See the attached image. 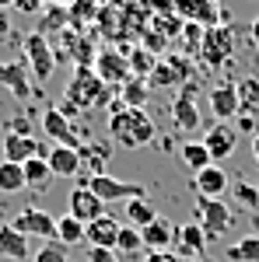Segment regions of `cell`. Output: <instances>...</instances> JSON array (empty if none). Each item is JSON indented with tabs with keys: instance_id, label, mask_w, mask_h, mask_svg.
Segmentation results:
<instances>
[{
	"instance_id": "cell-48",
	"label": "cell",
	"mask_w": 259,
	"mask_h": 262,
	"mask_svg": "<svg viewBox=\"0 0 259 262\" xmlns=\"http://www.w3.org/2000/svg\"><path fill=\"white\" fill-rule=\"evenodd\" d=\"M252 161L259 164V133H256V137H252Z\"/></svg>"
},
{
	"instance_id": "cell-29",
	"label": "cell",
	"mask_w": 259,
	"mask_h": 262,
	"mask_svg": "<svg viewBox=\"0 0 259 262\" xmlns=\"http://www.w3.org/2000/svg\"><path fill=\"white\" fill-rule=\"evenodd\" d=\"M67 11H70V28H74V32H84V25L98 21V11H102V7L95 4V0H74Z\"/></svg>"
},
{
	"instance_id": "cell-42",
	"label": "cell",
	"mask_w": 259,
	"mask_h": 262,
	"mask_svg": "<svg viewBox=\"0 0 259 262\" xmlns=\"http://www.w3.org/2000/svg\"><path fill=\"white\" fill-rule=\"evenodd\" d=\"M84 262H119V252L116 248H88Z\"/></svg>"
},
{
	"instance_id": "cell-23",
	"label": "cell",
	"mask_w": 259,
	"mask_h": 262,
	"mask_svg": "<svg viewBox=\"0 0 259 262\" xmlns=\"http://www.w3.org/2000/svg\"><path fill=\"white\" fill-rule=\"evenodd\" d=\"M0 255L4 259H28V238L21 234L14 224H0Z\"/></svg>"
},
{
	"instance_id": "cell-44",
	"label": "cell",
	"mask_w": 259,
	"mask_h": 262,
	"mask_svg": "<svg viewBox=\"0 0 259 262\" xmlns=\"http://www.w3.org/2000/svg\"><path fill=\"white\" fill-rule=\"evenodd\" d=\"M42 4H46V0H14V7H18L21 14H35Z\"/></svg>"
},
{
	"instance_id": "cell-27",
	"label": "cell",
	"mask_w": 259,
	"mask_h": 262,
	"mask_svg": "<svg viewBox=\"0 0 259 262\" xmlns=\"http://www.w3.org/2000/svg\"><path fill=\"white\" fill-rule=\"evenodd\" d=\"M84 227L88 224H81L77 217H70V213H63V217H56V242L60 245H81L84 242Z\"/></svg>"
},
{
	"instance_id": "cell-38",
	"label": "cell",
	"mask_w": 259,
	"mask_h": 262,
	"mask_svg": "<svg viewBox=\"0 0 259 262\" xmlns=\"http://www.w3.org/2000/svg\"><path fill=\"white\" fill-rule=\"evenodd\" d=\"M151 28H158L168 42H175L182 35V28H186V21H182L179 14H168V18H151Z\"/></svg>"
},
{
	"instance_id": "cell-49",
	"label": "cell",
	"mask_w": 259,
	"mask_h": 262,
	"mask_svg": "<svg viewBox=\"0 0 259 262\" xmlns=\"http://www.w3.org/2000/svg\"><path fill=\"white\" fill-rule=\"evenodd\" d=\"M46 4H53V7H70L74 0H46Z\"/></svg>"
},
{
	"instance_id": "cell-35",
	"label": "cell",
	"mask_w": 259,
	"mask_h": 262,
	"mask_svg": "<svg viewBox=\"0 0 259 262\" xmlns=\"http://www.w3.org/2000/svg\"><path fill=\"white\" fill-rule=\"evenodd\" d=\"M231 196H235V203H238L242 210H252V213L259 210V185H252V182H235Z\"/></svg>"
},
{
	"instance_id": "cell-21",
	"label": "cell",
	"mask_w": 259,
	"mask_h": 262,
	"mask_svg": "<svg viewBox=\"0 0 259 262\" xmlns=\"http://www.w3.org/2000/svg\"><path fill=\"white\" fill-rule=\"evenodd\" d=\"M39 140L35 137H18V133H7L4 137V161H14V164H25L32 158H39Z\"/></svg>"
},
{
	"instance_id": "cell-8",
	"label": "cell",
	"mask_w": 259,
	"mask_h": 262,
	"mask_svg": "<svg viewBox=\"0 0 259 262\" xmlns=\"http://www.w3.org/2000/svg\"><path fill=\"white\" fill-rule=\"evenodd\" d=\"M42 133L53 140V147H70V150H81L88 140H81V133L74 129V122L60 112V105H49L42 112Z\"/></svg>"
},
{
	"instance_id": "cell-45",
	"label": "cell",
	"mask_w": 259,
	"mask_h": 262,
	"mask_svg": "<svg viewBox=\"0 0 259 262\" xmlns=\"http://www.w3.org/2000/svg\"><path fill=\"white\" fill-rule=\"evenodd\" d=\"M144 262H179V255L175 252H147Z\"/></svg>"
},
{
	"instance_id": "cell-19",
	"label": "cell",
	"mask_w": 259,
	"mask_h": 262,
	"mask_svg": "<svg viewBox=\"0 0 259 262\" xmlns=\"http://www.w3.org/2000/svg\"><path fill=\"white\" fill-rule=\"evenodd\" d=\"M196 192L200 196H210V200H224V192H231V179L221 164H210L196 175Z\"/></svg>"
},
{
	"instance_id": "cell-33",
	"label": "cell",
	"mask_w": 259,
	"mask_h": 262,
	"mask_svg": "<svg viewBox=\"0 0 259 262\" xmlns=\"http://www.w3.org/2000/svg\"><path fill=\"white\" fill-rule=\"evenodd\" d=\"M238 84V105H242V112L249 116V112H256L259 108V77H242Z\"/></svg>"
},
{
	"instance_id": "cell-40",
	"label": "cell",
	"mask_w": 259,
	"mask_h": 262,
	"mask_svg": "<svg viewBox=\"0 0 259 262\" xmlns=\"http://www.w3.org/2000/svg\"><path fill=\"white\" fill-rule=\"evenodd\" d=\"M70 248L67 245H60V242H46L35 252V262H70V255H67Z\"/></svg>"
},
{
	"instance_id": "cell-24",
	"label": "cell",
	"mask_w": 259,
	"mask_h": 262,
	"mask_svg": "<svg viewBox=\"0 0 259 262\" xmlns=\"http://www.w3.org/2000/svg\"><path fill=\"white\" fill-rule=\"evenodd\" d=\"M126 60H130V74L140 77V81H147L151 74H154V67H158V56L151 53V49H144V46H130L126 49Z\"/></svg>"
},
{
	"instance_id": "cell-14",
	"label": "cell",
	"mask_w": 259,
	"mask_h": 262,
	"mask_svg": "<svg viewBox=\"0 0 259 262\" xmlns=\"http://www.w3.org/2000/svg\"><path fill=\"white\" fill-rule=\"evenodd\" d=\"M0 88H7L18 101H28L32 95V70L25 60H11V63H0Z\"/></svg>"
},
{
	"instance_id": "cell-30",
	"label": "cell",
	"mask_w": 259,
	"mask_h": 262,
	"mask_svg": "<svg viewBox=\"0 0 259 262\" xmlns=\"http://www.w3.org/2000/svg\"><path fill=\"white\" fill-rule=\"evenodd\" d=\"M28 182H25V168L14 161H0V192H7V196H14L21 192Z\"/></svg>"
},
{
	"instance_id": "cell-20",
	"label": "cell",
	"mask_w": 259,
	"mask_h": 262,
	"mask_svg": "<svg viewBox=\"0 0 259 262\" xmlns=\"http://www.w3.org/2000/svg\"><path fill=\"white\" fill-rule=\"evenodd\" d=\"M140 238H144V248L147 252H172L175 248V227L165 221V217H158L151 227L140 231Z\"/></svg>"
},
{
	"instance_id": "cell-39",
	"label": "cell",
	"mask_w": 259,
	"mask_h": 262,
	"mask_svg": "<svg viewBox=\"0 0 259 262\" xmlns=\"http://www.w3.org/2000/svg\"><path fill=\"white\" fill-rule=\"evenodd\" d=\"M53 28H56V32H67V28H70V11H67V7H49V11H46L42 35H46V32H53Z\"/></svg>"
},
{
	"instance_id": "cell-18",
	"label": "cell",
	"mask_w": 259,
	"mask_h": 262,
	"mask_svg": "<svg viewBox=\"0 0 259 262\" xmlns=\"http://www.w3.org/2000/svg\"><path fill=\"white\" fill-rule=\"evenodd\" d=\"M119 231H123V224L105 213V217H98V221H91L88 227H84V238H88L91 248H116Z\"/></svg>"
},
{
	"instance_id": "cell-36",
	"label": "cell",
	"mask_w": 259,
	"mask_h": 262,
	"mask_svg": "<svg viewBox=\"0 0 259 262\" xmlns=\"http://www.w3.org/2000/svg\"><path fill=\"white\" fill-rule=\"evenodd\" d=\"M21 168H25V182H28L32 189H39L42 182H46L49 175H53V171H49V161H46L42 154H39V158H32V161H25Z\"/></svg>"
},
{
	"instance_id": "cell-2",
	"label": "cell",
	"mask_w": 259,
	"mask_h": 262,
	"mask_svg": "<svg viewBox=\"0 0 259 262\" xmlns=\"http://www.w3.org/2000/svg\"><path fill=\"white\" fill-rule=\"evenodd\" d=\"M109 137L112 143H119L126 150H137V147H147L154 140V122L144 108H126L123 101H116L109 108Z\"/></svg>"
},
{
	"instance_id": "cell-26",
	"label": "cell",
	"mask_w": 259,
	"mask_h": 262,
	"mask_svg": "<svg viewBox=\"0 0 259 262\" xmlns=\"http://www.w3.org/2000/svg\"><path fill=\"white\" fill-rule=\"evenodd\" d=\"M147 98H151V84L140 81V77H130V81L119 88V101L126 105V108H144Z\"/></svg>"
},
{
	"instance_id": "cell-10",
	"label": "cell",
	"mask_w": 259,
	"mask_h": 262,
	"mask_svg": "<svg viewBox=\"0 0 259 262\" xmlns=\"http://www.w3.org/2000/svg\"><path fill=\"white\" fill-rule=\"evenodd\" d=\"M95 74H98V77L109 84V88H123V84L133 77V74H130V60H126V49H116V46H105V49H98Z\"/></svg>"
},
{
	"instance_id": "cell-41",
	"label": "cell",
	"mask_w": 259,
	"mask_h": 262,
	"mask_svg": "<svg viewBox=\"0 0 259 262\" xmlns=\"http://www.w3.org/2000/svg\"><path fill=\"white\" fill-rule=\"evenodd\" d=\"M140 46H144V49H151V53L158 56V49H168V39L161 35L158 28H151V25H147V32L140 35Z\"/></svg>"
},
{
	"instance_id": "cell-6",
	"label": "cell",
	"mask_w": 259,
	"mask_h": 262,
	"mask_svg": "<svg viewBox=\"0 0 259 262\" xmlns=\"http://www.w3.org/2000/svg\"><path fill=\"white\" fill-rule=\"evenodd\" d=\"M189 81H193V63H189V56H182V53H168L165 60H158L154 74L147 77V84L158 88V91L182 88V84H189Z\"/></svg>"
},
{
	"instance_id": "cell-4",
	"label": "cell",
	"mask_w": 259,
	"mask_h": 262,
	"mask_svg": "<svg viewBox=\"0 0 259 262\" xmlns=\"http://www.w3.org/2000/svg\"><path fill=\"white\" fill-rule=\"evenodd\" d=\"M235 53V28L224 21V25H214L203 32V46H200V60L207 63L210 70H221L224 63L231 60Z\"/></svg>"
},
{
	"instance_id": "cell-37",
	"label": "cell",
	"mask_w": 259,
	"mask_h": 262,
	"mask_svg": "<svg viewBox=\"0 0 259 262\" xmlns=\"http://www.w3.org/2000/svg\"><path fill=\"white\" fill-rule=\"evenodd\" d=\"M203 25H196V21H186V28H182V35H179V42L186 46L182 49V56H193V53H200V46H203Z\"/></svg>"
},
{
	"instance_id": "cell-25",
	"label": "cell",
	"mask_w": 259,
	"mask_h": 262,
	"mask_svg": "<svg viewBox=\"0 0 259 262\" xmlns=\"http://www.w3.org/2000/svg\"><path fill=\"white\" fill-rule=\"evenodd\" d=\"M182 164H186V168H189V171H193V175H200V171H203V168H210V150H207V147H203V140H186L182 143Z\"/></svg>"
},
{
	"instance_id": "cell-34",
	"label": "cell",
	"mask_w": 259,
	"mask_h": 262,
	"mask_svg": "<svg viewBox=\"0 0 259 262\" xmlns=\"http://www.w3.org/2000/svg\"><path fill=\"white\" fill-rule=\"evenodd\" d=\"M140 248H144L140 231L133 227V224H123L119 238H116V252H119V255H140Z\"/></svg>"
},
{
	"instance_id": "cell-47",
	"label": "cell",
	"mask_w": 259,
	"mask_h": 262,
	"mask_svg": "<svg viewBox=\"0 0 259 262\" xmlns=\"http://www.w3.org/2000/svg\"><path fill=\"white\" fill-rule=\"evenodd\" d=\"M249 35H252V42H256V46H259V18L252 21V25H249Z\"/></svg>"
},
{
	"instance_id": "cell-17",
	"label": "cell",
	"mask_w": 259,
	"mask_h": 262,
	"mask_svg": "<svg viewBox=\"0 0 259 262\" xmlns=\"http://www.w3.org/2000/svg\"><path fill=\"white\" fill-rule=\"evenodd\" d=\"M203 248H207V234H203V227L196 221L175 227V255L179 259H200Z\"/></svg>"
},
{
	"instance_id": "cell-32",
	"label": "cell",
	"mask_w": 259,
	"mask_h": 262,
	"mask_svg": "<svg viewBox=\"0 0 259 262\" xmlns=\"http://www.w3.org/2000/svg\"><path fill=\"white\" fill-rule=\"evenodd\" d=\"M77 154H81V164H88V168H91V175H109V171H105L109 143H84Z\"/></svg>"
},
{
	"instance_id": "cell-51",
	"label": "cell",
	"mask_w": 259,
	"mask_h": 262,
	"mask_svg": "<svg viewBox=\"0 0 259 262\" xmlns=\"http://www.w3.org/2000/svg\"><path fill=\"white\" fill-rule=\"evenodd\" d=\"M179 262H203V259H179Z\"/></svg>"
},
{
	"instance_id": "cell-50",
	"label": "cell",
	"mask_w": 259,
	"mask_h": 262,
	"mask_svg": "<svg viewBox=\"0 0 259 262\" xmlns=\"http://www.w3.org/2000/svg\"><path fill=\"white\" fill-rule=\"evenodd\" d=\"M7 7H14V0H0V11H7Z\"/></svg>"
},
{
	"instance_id": "cell-1",
	"label": "cell",
	"mask_w": 259,
	"mask_h": 262,
	"mask_svg": "<svg viewBox=\"0 0 259 262\" xmlns=\"http://www.w3.org/2000/svg\"><path fill=\"white\" fill-rule=\"evenodd\" d=\"M109 98H112V88L95 74V67H74V77H70V84H67V95H63L60 112L70 119V116H77V112L102 108Z\"/></svg>"
},
{
	"instance_id": "cell-28",
	"label": "cell",
	"mask_w": 259,
	"mask_h": 262,
	"mask_svg": "<svg viewBox=\"0 0 259 262\" xmlns=\"http://www.w3.org/2000/svg\"><path fill=\"white\" fill-rule=\"evenodd\" d=\"M224 255H228V262H259V238L256 234H245L235 245H228Z\"/></svg>"
},
{
	"instance_id": "cell-13",
	"label": "cell",
	"mask_w": 259,
	"mask_h": 262,
	"mask_svg": "<svg viewBox=\"0 0 259 262\" xmlns=\"http://www.w3.org/2000/svg\"><path fill=\"white\" fill-rule=\"evenodd\" d=\"M175 14L182 21H196L203 28H214V25H224V14H221L217 0H175Z\"/></svg>"
},
{
	"instance_id": "cell-31",
	"label": "cell",
	"mask_w": 259,
	"mask_h": 262,
	"mask_svg": "<svg viewBox=\"0 0 259 262\" xmlns=\"http://www.w3.org/2000/svg\"><path fill=\"white\" fill-rule=\"evenodd\" d=\"M126 221L133 224L137 231H144V227H151V224L158 221V210H154L147 200H130L126 203Z\"/></svg>"
},
{
	"instance_id": "cell-9",
	"label": "cell",
	"mask_w": 259,
	"mask_h": 262,
	"mask_svg": "<svg viewBox=\"0 0 259 262\" xmlns=\"http://www.w3.org/2000/svg\"><path fill=\"white\" fill-rule=\"evenodd\" d=\"M196 95H200V84L189 81L179 88V95L172 101V122L179 126L182 133H196L200 122H203V116H200V108H196Z\"/></svg>"
},
{
	"instance_id": "cell-15",
	"label": "cell",
	"mask_w": 259,
	"mask_h": 262,
	"mask_svg": "<svg viewBox=\"0 0 259 262\" xmlns=\"http://www.w3.org/2000/svg\"><path fill=\"white\" fill-rule=\"evenodd\" d=\"M210 112L217 116V122L235 119V116L242 112V105H238V84H235V81L214 84V88H210Z\"/></svg>"
},
{
	"instance_id": "cell-43",
	"label": "cell",
	"mask_w": 259,
	"mask_h": 262,
	"mask_svg": "<svg viewBox=\"0 0 259 262\" xmlns=\"http://www.w3.org/2000/svg\"><path fill=\"white\" fill-rule=\"evenodd\" d=\"M147 7H151L154 18H168V14H175V0H147Z\"/></svg>"
},
{
	"instance_id": "cell-16",
	"label": "cell",
	"mask_w": 259,
	"mask_h": 262,
	"mask_svg": "<svg viewBox=\"0 0 259 262\" xmlns=\"http://www.w3.org/2000/svg\"><path fill=\"white\" fill-rule=\"evenodd\" d=\"M70 217H77L81 224H91L98 217H105V203L88 185H77V189H70Z\"/></svg>"
},
{
	"instance_id": "cell-7",
	"label": "cell",
	"mask_w": 259,
	"mask_h": 262,
	"mask_svg": "<svg viewBox=\"0 0 259 262\" xmlns=\"http://www.w3.org/2000/svg\"><path fill=\"white\" fill-rule=\"evenodd\" d=\"M81 185H88L102 203H119V200H147V189L140 185V182H119L112 179V175H91L88 182H81Z\"/></svg>"
},
{
	"instance_id": "cell-11",
	"label": "cell",
	"mask_w": 259,
	"mask_h": 262,
	"mask_svg": "<svg viewBox=\"0 0 259 262\" xmlns=\"http://www.w3.org/2000/svg\"><path fill=\"white\" fill-rule=\"evenodd\" d=\"M238 133L231 122H217V126H210L207 133H203V147L210 150V161H228L235 150H238Z\"/></svg>"
},
{
	"instance_id": "cell-46",
	"label": "cell",
	"mask_w": 259,
	"mask_h": 262,
	"mask_svg": "<svg viewBox=\"0 0 259 262\" xmlns=\"http://www.w3.org/2000/svg\"><path fill=\"white\" fill-rule=\"evenodd\" d=\"M4 35H11V18H7V11H0V39Z\"/></svg>"
},
{
	"instance_id": "cell-22",
	"label": "cell",
	"mask_w": 259,
	"mask_h": 262,
	"mask_svg": "<svg viewBox=\"0 0 259 262\" xmlns=\"http://www.w3.org/2000/svg\"><path fill=\"white\" fill-rule=\"evenodd\" d=\"M46 161H49V171L56 175V179H74L81 168V154L77 150H70V147H53L49 154H46Z\"/></svg>"
},
{
	"instance_id": "cell-12",
	"label": "cell",
	"mask_w": 259,
	"mask_h": 262,
	"mask_svg": "<svg viewBox=\"0 0 259 262\" xmlns=\"http://www.w3.org/2000/svg\"><path fill=\"white\" fill-rule=\"evenodd\" d=\"M11 224L18 227L25 238H46V242H56V217H53V213H46V210L28 206V210H21Z\"/></svg>"
},
{
	"instance_id": "cell-5",
	"label": "cell",
	"mask_w": 259,
	"mask_h": 262,
	"mask_svg": "<svg viewBox=\"0 0 259 262\" xmlns=\"http://www.w3.org/2000/svg\"><path fill=\"white\" fill-rule=\"evenodd\" d=\"M196 224L203 227V234H207V242L210 238H224L228 231H231V224H235V213H231V206L224 200H210V196H200L196 192Z\"/></svg>"
},
{
	"instance_id": "cell-3",
	"label": "cell",
	"mask_w": 259,
	"mask_h": 262,
	"mask_svg": "<svg viewBox=\"0 0 259 262\" xmlns=\"http://www.w3.org/2000/svg\"><path fill=\"white\" fill-rule=\"evenodd\" d=\"M21 53H25V63L32 70V81H49L53 70H56V49L49 46V39L42 32H32L21 39Z\"/></svg>"
}]
</instances>
